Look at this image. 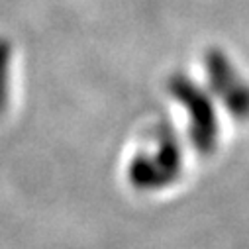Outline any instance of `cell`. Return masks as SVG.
<instances>
[{
    "label": "cell",
    "instance_id": "obj_1",
    "mask_svg": "<svg viewBox=\"0 0 249 249\" xmlns=\"http://www.w3.org/2000/svg\"><path fill=\"white\" fill-rule=\"evenodd\" d=\"M180 171V147L169 130L155 132L130 159L128 180L142 191H157L177 180Z\"/></svg>",
    "mask_w": 249,
    "mask_h": 249
},
{
    "label": "cell",
    "instance_id": "obj_3",
    "mask_svg": "<svg viewBox=\"0 0 249 249\" xmlns=\"http://www.w3.org/2000/svg\"><path fill=\"white\" fill-rule=\"evenodd\" d=\"M8 55L6 49L0 47V110L6 104V75H8Z\"/></svg>",
    "mask_w": 249,
    "mask_h": 249
},
{
    "label": "cell",
    "instance_id": "obj_2",
    "mask_svg": "<svg viewBox=\"0 0 249 249\" xmlns=\"http://www.w3.org/2000/svg\"><path fill=\"white\" fill-rule=\"evenodd\" d=\"M175 94L178 100H182L186 112H189V126H191V140L196 145L198 151L210 153L216 147L218 142V124L214 118V110L210 102L195 89L189 87V83L178 81L175 83Z\"/></svg>",
    "mask_w": 249,
    "mask_h": 249
}]
</instances>
